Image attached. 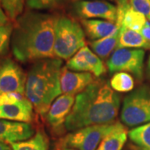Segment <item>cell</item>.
Returning a JSON list of instances; mask_svg holds the SVG:
<instances>
[{"label":"cell","mask_w":150,"mask_h":150,"mask_svg":"<svg viewBox=\"0 0 150 150\" xmlns=\"http://www.w3.org/2000/svg\"><path fill=\"white\" fill-rule=\"evenodd\" d=\"M109 84L112 89L118 93H129L134 88V80L133 76L125 73L118 72L112 75Z\"/></svg>","instance_id":"cell-22"},{"label":"cell","mask_w":150,"mask_h":150,"mask_svg":"<svg viewBox=\"0 0 150 150\" xmlns=\"http://www.w3.org/2000/svg\"><path fill=\"white\" fill-rule=\"evenodd\" d=\"M66 0H26V5L32 10H47L61 6Z\"/></svg>","instance_id":"cell-24"},{"label":"cell","mask_w":150,"mask_h":150,"mask_svg":"<svg viewBox=\"0 0 150 150\" xmlns=\"http://www.w3.org/2000/svg\"><path fill=\"white\" fill-rule=\"evenodd\" d=\"M63 62L58 58L34 62L27 74L25 96L33 109L44 116L54 100L61 95L60 74Z\"/></svg>","instance_id":"cell-3"},{"label":"cell","mask_w":150,"mask_h":150,"mask_svg":"<svg viewBox=\"0 0 150 150\" xmlns=\"http://www.w3.org/2000/svg\"><path fill=\"white\" fill-rule=\"evenodd\" d=\"M54 14L28 11L17 18L11 36L13 56L22 63L54 58L55 29Z\"/></svg>","instance_id":"cell-1"},{"label":"cell","mask_w":150,"mask_h":150,"mask_svg":"<svg viewBox=\"0 0 150 150\" xmlns=\"http://www.w3.org/2000/svg\"><path fill=\"white\" fill-rule=\"evenodd\" d=\"M129 138L138 150H150V122L131 129Z\"/></svg>","instance_id":"cell-20"},{"label":"cell","mask_w":150,"mask_h":150,"mask_svg":"<svg viewBox=\"0 0 150 150\" xmlns=\"http://www.w3.org/2000/svg\"><path fill=\"white\" fill-rule=\"evenodd\" d=\"M120 118L128 127H137L150 122V88L142 86L124 98Z\"/></svg>","instance_id":"cell-5"},{"label":"cell","mask_w":150,"mask_h":150,"mask_svg":"<svg viewBox=\"0 0 150 150\" xmlns=\"http://www.w3.org/2000/svg\"><path fill=\"white\" fill-rule=\"evenodd\" d=\"M128 130L119 122H116L115 127L107 134L98 145L97 150H122L128 139Z\"/></svg>","instance_id":"cell-16"},{"label":"cell","mask_w":150,"mask_h":150,"mask_svg":"<svg viewBox=\"0 0 150 150\" xmlns=\"http://www.w3.org/2000/svg\"><path fill=\"white\" fill-rule=\"evenodd\" d=\"M0 150H12L10 144L0 140Z\"/></svg>","instance_id":"cell-30"},{"label":"cell","mask_w":150,"mask_h":150,"mask_svg":"<svg viewBox=\"0 0 150 150\" xmlns=\"http://www.w3.org/2000/svg\"><path fill=\"white\" fill-rule=\"evenodd\" d=\"M33 107L26 96L8 93L0 95V119L31 123Z\"/></svg>","instance_id":"cell-8"},{"label":"cell","mask_w":150,"mask_h":150,"mask_svg":"<svg viewBox=\"0 0 150 150\" xmlns=\"http://www.w3.org/2000/svg\"><path fill=\"white\" fill-rule=\"evenodd\" d=\"M146 77H147V79L149 81V83L150 85V55L148 59V62H147V66H146Z\"/></svg>","instance_id":"cell-29"},{"label":"cell","mask_w":150,"mask_h":150,"mask_svg":"<svg viewBox=\"0 0 150 150\" xmlns=\"http://www.w3.org/2000/svg\"><path fill=\"white\" fill-rule=\"evenodd\" d=\"M138 48L150 49V42L145 38L141 33L121 27L119 28V37L117 48Z\"/></svg>","instance_id":"cell-17"},{"label":"cell","mask_w":150,"mask_h":150,"mask_svg":"<svg viewBox=\"0 0 150 150\" xmlns=\"http://www.w3.org/2000/svg\"><path fill=\"white\" fill-rule=\"evenodd\" d=\"M82 26L90 39L98 40L119 30L115 23L101 19H82Z\"/></svg>","instance_id":"cell-15"},{"label":"cell","mask_w":150,"mask_h":150,"mask_svg":"<svg viewBox=\"0 0 150 150\" xmlns=\"http://www.w3.org/2000/svg\"><path fill=\"white\" fill-rule=\"evenodd\" d=\"M146 19L147 18L144 14L135 10L130 4L124 11L118 27V28L121 27L127 28L140 33L147 23Z\"/></svg>","instance_id":"cell-19"},{"label":"cell","mask_w":150,"mask_h":150,"mask_svg":"<svg viewBox=\"0 0 150 150\" xmlns=\"http://www.w3.org/2000/svg\"><path fill=\"white\" fill-rule=\"evenodd\" d=\"M120 108V96L106 80L95 79L79 93L65 122L74 132L84 127L114 123Z\"/></svg>","instance_id":"cell-2"},{"label":"cell","mask_w":150,"mask_h":150,"mask_svg":"<svg viewBox=\"0 0 150 150\" xmlns=\"http://www.w3.org/2000/svg\"><path fill=\"white\" fill-rule=\"evenodd\" d=\"M26 0H0L2 8L11 21H16L22 15Z\"/></svg>","instance_id":"cell-23"},{"label":"cell","mask_w":150,"mask_h":150,"mask_svg":"<svg viewBox=\"0 0 150 150\" xmlns=\"http://www.w3.org/2000/svg\"><path fill=\"white\" fill-rule=\"evenodd\" d=\"M12 150H48V140L42 131H38L29 139L10 144Z\"/></svg>","instance_id":"cell-21"},{"label":"cell","mask_w":150,"mask_h":150,"mask_svg":"<svg viewBox=\"0 0 150 150\" xmlns=\"http://www.w3.org/2000/svg\"><path fill=\"white\" fill-rule=\"evenodd\" d=\"M34 134L31 123L0 119V140L8 144L29 139Z\"/></svg>","instance_id":"cell-13"},{"label":"cell","mask_w":150,"mask_h":150,"mask_svg":"<svg viewBox=\"0 0 150 150\" xmlns=\"http://www.w3.org/2000/svg\"><path fill=\"white\" fill-rule=\"evenodd\" d=\"M73 8L75 14L83 19L100 18L115 23L117 21V8L107 1L79 0Z\"/></svg>","instance_id":"cell-10"},{"label":"cell","mask_w":150,"mask_h":150,"mask_svg":"<svg viewBox=\"0 0 150 150\" xmlns=\"http://www.w3.org/2000/svg\"><path fill=\"white\" fill-rule=\"evenodd\" d=\"M27 75L10 58L0 61V95L17 93L25 95Z\"/></svg>","instance_id":"cell-9"},{"label":"cell","mask_w":150,"mask_h":150,"mask_svg":"<svg viewBox=\"0 0 150 150\" xmlns=\"http://www.w3.org/2000/svg\"><path fill=\"white\" fill-rule=\"evenodd\" d=\"M134 9L144 14L150 21V0H129Z\"/></svg>","instance_id":"cell-26"},{"label":"cell","mask_w":150,"mask_h":150,"mask_svg":"<svg viewBox=\"0 0 150 150\" xmlns=\"http://www.w3.org/2000/svg\"><path fill=\"white\" fill-rule=\"evenodd\" d=\"M9 23H10V19L8 18V17L7 16L6 13L4 12V8H2L1 4H0V28Z\"/></svg>","instance_id":"cell-27"},{"label":"cell","mask_w":150,"mask_h":150,"mask_svg":"<svg viewBox=\"0 0 150 150\" xmlns=\"http://www.w3.org/2000/svg\"><path fill=\"white\" fill-rule=\"evenodd\" d=\"M60 89L64 94H79L91 84L94 76L89 73L77 72L64 67L60 74Z\"/></svg>","instance_id":"cell-14"},{"label":"cell","mask_w":150,"mask_h":150,"mask_svg":"<svg viewBox=\"0 0 150 150\" xmlns=\"http://www.w3.org/2000/svg\"><path fill=\"white\" fill-rule=\"evenodd\" d=\"M116 123L84 127L66 135L62 139L64 149L76 150H97L104 137L112 131Z\"/></svg>","instance_id":"cell-6"},{"label":"cell","mask_w":150,"mask_h":150,"mask_svg":"<svg viewBox=\"0 0 150 150\" xmlns=\"http://www.w3.org/2000/svg\"><path fill=\"white\" fill-rule=\"evenodd\" d=\"M78 1H79V0H78ZM111 1H112V0H111Z\"/></svg>","instance_id":"cell-32"},{"label":"cell","mask_w":150,"mask_h":150,"mask_svg":"<svg viewBox=\"0 0 150 150\" xmlns=\"http://www.w3.org/2000/svg\"><path fill=\"white\" fill-rule=\"evenodd\" d=\"M144 49L117 48L107 61V68L109 74L125 72L140 81L144 77Z\"/></svg>","instance_id":"cell-7"},{"label":"cell","mask_w":150,"mask_h":150,"mask_svg":"<svg viewBox=\"0 0 150 150\" xmlns=\"http://www.w3.org/2000/svg\"><path fill=\"white\" fill-rule=\"evenodd\" d=\"M141 34L150 42V21H148L141 30Z\"/></svg>","instance_id":"cell-28"},{"label":"cell","mask_w":150,"mask_h":150,"mask_svg":"<svg viewBox=\"0 0 150 150\" xmlns=\"http://www.w3.org/2000/svg\"><path fill=\"white\" fill-rule=\"evenodd\" d=\"M63 150H76V149H69V148H67V149H64Z\"/></svg>","instance_id":"cell-31"},{"label":"cell","mask_w":150,"mask_h":150,"mask_svg":"<svg viewBox=\"0 0 150 150\" xmlns=\"http://www.w3.org/2000/svg\"><path fill=\"white\" fill-rule=\"evenodd\" d=\"M84 46L85 34L79 23L69 17L59 18L55 29V57L69 59Z\"/></svg>","instance_id":"cell-4"},{"label":"cell","mask_w":150,"mask_h":150,"mask_svg":"<svg viewBox=\"0 0 150 150\" xmlns=\"http://www.w3.org/2000/svg\"><path fill=\"white\" fill-rule=\"evenodd\" d=\"M76 97L73 94H62L59 96L44 115L50 127L59 130L65 125L66 119L74 107Z\"/></svg>","instance_id":"cell-12"},{"label":"cell","mask_w":150,"mask_h":150,"mask_svg":"<svg viewBox=\"0 0 150 150\" xmlns=\"http://www.w3.org/2000/svg\"><path fill=\"white\" fill-rule=\"evenodd\" d=\"M107 65L88 46H84L68 60L65 67L72 71L92 74L100 77L107 72Z\"/></svg>","instance_id":"cell-11"},{"label":"cell","mask_w":150,"mask_h":150,"mask_svg":"<svg viewBox=\"0 0 150 150\" xmlns=\"http://www.w3.org/2000/svg\"><path fill=\"white\" fill-rule=\"evenodd\" d=\"M118 37H119V30L109 36L92 41L90 42V47L92 50L100 59H107L108 57L111 55L112 51L115 48H117Z\"/></svg>","instance_id":"cell-18"},{"label":"cell","mask_w":150,"mask_h":150,"mask_svg":"<svg viewBox=\"0 0 150 150\" xmlns=\"http://www.w3.org/2000/svg\"><path fill=\"white\" fill-rule=\"evenodd\" d=\"M13 29V24L11 22L0 28V56L5 54L9 47Z\"/></svg>","instance_id":"cell-25"}]
</instances>
